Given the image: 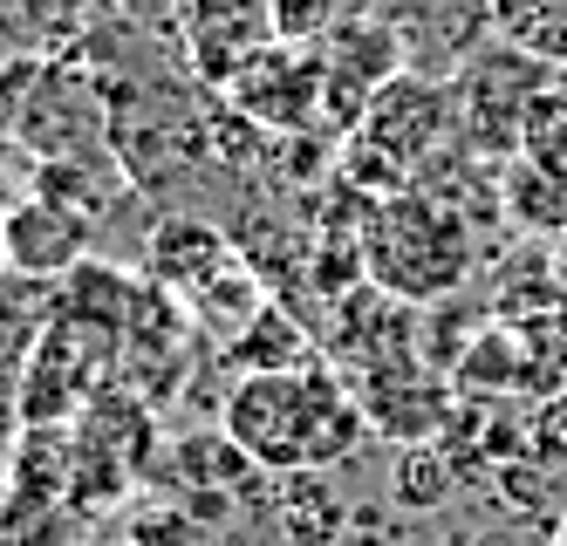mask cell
Returning <instances> with one entry per match:
<instances>
[{
  "instance_id": "1",
  "label": "cell",
  "mask_w": 567,
  "mask_h": 546,
  "mask_svg": "<svg viewBox=\"0 0 567 546\" xmlns=\"http://www.w3.org/2000/svg\"><path fill=\"white\" fill-rule=\"evenodd\" d=\"M370 437V410L321 362H288V369H254L226 396V444L260 472L315 478Z\"/></svg>"
},
{
  "instance_id": "2",
  "label": "cell",
  "mask_w": 567,
  "mask_h": 546,
  "mask_svg": "<svg viewBox=\"0 0 567 546\" xmlns=\"http://www.w3.org/2000/svg\"><path fill=\"white\" fill-rule=\"evenodd\" d=\"M355 254H362L370 287L390 293L396 308H437L478 267V219L424 185H403L370 205Z\"/></svg>"
},
{
  "instance_id": "3",
  "label": "cell",
  "mask_w": 567,
  "mask_h": 546,
  "mask_svg": "<svg viewBox=\"0 0 567 546\" xmlns=\"http://www.w3.org/2000/svg\"><path fill=\"white\" fill-rule=\"evenodd\" d=\"M444 137H458V110H452V82H431L403 69L390 90H377V103L362 110V123L349 131V157H355V178L362 185H383L403 192L417 185Z\"/></svg>"
},
{
  "instance_id": "4",
  "label": "cell",
  "mask_w": 567,
  "mask_h": 546,
  "mask_svg": "<svg viewBox=\"0 0 567 546\" xmlns=\"http://www.w3.org/2000/svg\"><path fill=\"white\" fill-rule=\"evenodd\" d=\"M554 90L547 69L526 55V49H478L458 82H452V110H458V151H478V157H519V137H526V116L534 103Z\"/></svg>"
},
{
  "instance_id": "5",
  "label": "cell",
  "mask_w": 567,
  "mask_h": 546,
  "mask_svg": "<svg viewBox=\"0 0 567 546\" xmlns=\"http://www.w3.org/2000/svg\"><path fill=\"white\" fill-rule=\"evenodd\" d=\"M396 75H403V41L377 14H349L321 41V110H329V123H342V131H355L362 110L377 103V90H390Z\"/></svg>"
},
{
  "instance_id": "6",
  "label": "cell",
  "mask_w": 567,
  "mask_h": 546,
  "mask_svg": "<svg viewBox=\"0 0 567 546\" xmlns=\"http://www.w3.org/2000/svg\"><path fill=\"white\" fill-rule=\"evenodd\" d=\"M90 246H96V219L62 205V198H49V192H28V198H14L8 213H0V260L14 274H34V280L75 274L90 260Z\"/></svg>"
},
{
  "instance_id": "7",
  "label": "cell",
  "mask_w": 567,
  "mask_h": 546,
  "mask_svg": "<svg viewBox=\"0 0 567 546\" xmlns=\"http://www.w3.org/2000/svg\"><path fill=\"white\" fill-rule=\"evenodd\" d=\"M233 110H247L260 123H301L321 110V49H295V41H267L254 62H239L233 82H226Z\"/></svg>"
},
{
  "instance_id": "8",
  "label": "cell",
  "mask_w": 567,
  "mask_h": 546,
  "mask_svg": "<svg viewBox=\"0 0 567 546\" xmlns=\"http://www.w3.org/2000/svg\"><path fill=\"white\" fill-rule=\"evenodd\" d=\"M172 8H178V34H185L192 62L213 82H233V69L254 62L274 41L267 0H172Z\"/></svg>"
},
{
  "instance_id": "9",
  "label": "cell",
  "mask_w": 567,
  "mask_h": 546,
  "mask_svg": "<svg viewBox=\"0 0 567 546\" xmlns=\"http://www.w3.org/2000/svg\"><path fill=\"white\" fill-rule=\"evenodd\" d=\"M499 213L519 219L526 233H560L567 239V172H547L534 157L499 164Z\"/></svg>"
},
{
  "instance_id": "10",
  "label": "cell",
  "mask_w": 567,
  "mask_h": 546,
  "mask_svg": "<svg viewBox=\"0 0 567 546\" xmlns=\"http://www.w3.org/2000/svg\"><path fill=\"white\" fill-rule=\"evenodd\" d=\"M69 0H0V62H34L55 49Z\"/></svg>"
},
{
  "instance_id": "11",
  "label": "cell",
  "mask_w": 567,
  "mask_h": 546,
  "mask_svg": "<svg viewBox=\"0 0 567 546\" xmlns=\"http://www.w3.org/2000/svg\"><path fill=\"white\" fill-rule=\"evenodd\" d=\"M267 14H274V41H295V49H321L349 21L342 0H267Z\"/></svg>"
},
{
  "instance_id": "12",
  "label": "cell",
  "mask_w": 567,
  "mask_h": 546,
  "mask_svg": "<svg viewBox=\"0 0 567 546\" xmlns=\"http://www.w3.org/2000/svg\"><path fill=\"white\" fill-rule=\"evenodd\" d=\"M519 157L547 164V172H567V90H547L526 116V137H519Z\"/></svg>"
},
{
  "instance_id": "13",
  "label": "cell",
  "mask_w": 567,
  "mask_h": 546,
  "mask_svg": "<svg viewBox=\"0 0 567 546\" xmlns=\"http://www.w3.org/2000/svg\"><path fill=\"white\" fill-rule=\"evenodd\" d=\"M547 287H554V301L567 308V239H554V254H547Z\"/></svg>"
}]
</instances>
